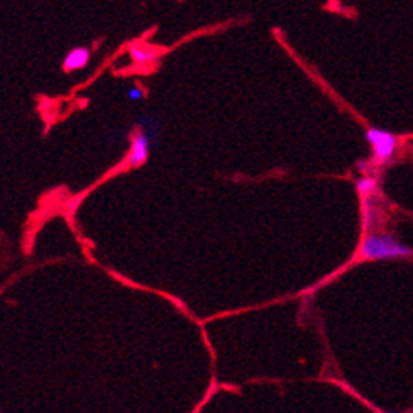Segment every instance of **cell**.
<instances>
[{"instance_id": "6da1fadb", "label": "cell", "mask_w": 413, "mask_h": 413, "mask_svg": "<svg viewBox=\"0 0 413 413\" xmlns=\"http://www.w3.org/2000/svg\"><path fill=\"white\" fill-rule=\"evenodd\" d=\"M358 255L362 260H390V259H410L413 257V249L398 241L389 232H372L362 237Z\"/></svg>"}, {"instance_id": "7a4b0ae2", "label": "cell", "mask_w": 413, "mask_h": 413, "mask_svg": "<svg viewBox=\"0 0 413 413\" xmlns=\"http://www.w3.org/2000/svg\"><path fill=\"white\" fill-rule=\"evenodd\" d=\"M366 140L369 142L372 150V160L371 165L374 168L384 166L385 163L395 156L398 145H400V137L389 132V130L377 129V127H369L366 130Z\"/></svg>"}, {"instance_id": "3957f363", "label": "cell", "mask_w": 413, "mask_h": 413, "mask_svg": "<svg viewBox=\"0 0 413 413\" xmlns=\"http://www.w3.org/2000/svg\"><path fill=\"white\" fill-rule=\"evenodd\" d=\"M130 60L137 66H150L155 65L161 56H163V49L156 45H152L145 40H135L129 45L127 48Z\"/></svg>"}, {"instance_id": "277c9868", "label": "cell", "mask_w": 413, "mask_h": 413, "mask_svg": "<svg viewBox=\"0 0 413 413\" xmlns=\"http://www.w3.org/2000/svg\"><path fill=\"white\" fill-rule=\"evenodd\" d=\"M150 152V137L145 132H134L132 142H130V150L127 155V161L130 166H140L147 161V156Z\"/></svg>"}, {"instance_id": "5b68a950", "label": "cell", "mask_w": 413, "mask_h": 413, "mask_svg": "<svg viewBox=\"0 0 413 413\" xmlns=\"http://www.w3.org/2000/svg\"><path fill=\"white\" fill-rule=\"evenodd\" d=\"M91 54H92L91 49L87 46H74L73 49L68 51L65 60H63V70L66 73L84 70L91 60Z\"/></svg>"}, {"instance_id": "8992f818", "label": "cell", "mask_w": 413, "mask_h": 413, "mask_svg": "<svg viewBox=\"0 0 413 413\" xmlns=\"http://www.w3.org/2000/svg\"><path fill=\"white\" fill-rule=\"evenodd\" d=\"M127 96H129L130 101H140V99L143 97V91L140 89L139 86H134V87H130V89H129Z\"/></svg>"}]
</instances>
